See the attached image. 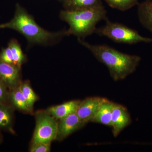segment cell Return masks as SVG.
Masks as SVG:
<instances>
[{"instance_id": "6da1fadb", "label": "cell", "mask_w": 152, "mask_h": 152, "mask_svg": "<svg viewBox=\"0 0 152 152\" xmlns=\"http://www.w3.org/2000/svg\"><path fill=\"white\" fill-rule=\"evenodd\" d=\"M15 30L23 35L31 45L48 46L60 42L68 36L67 30L50 32L37 23L31 15L20 4L16 5L13 18L8 23L0 24L1 29Z\"/></svg>"}, {"instance_id": "7a4b0ae2", "label": "cell", "mask_w": 152, "mask_h": 152, "mask_svg": "<svg viewBox=\"0 0 152 152\" xmlns=\"http://www.w3.org/2000/svg\"><path fill=\"white\" fill-rule=\"evenodd\" d=\"M78 42L107 67L115 81L124 80L133 73L141 60L139 56L124 53L107 45H91L79 38Z\"/></svg>"}, {"instance_id": "3957f363", "label": "cell", "mask_w": 152, "mask_h": 152, "mask_svg": "<svg viewBox=\"0 0 152 152\" xmlns=\"http://www.w3.org/2000/svg\"><path fill=\"white\" fill-rule=\"evenodd\" d=\"M107 13L102 4L91 8L63 10L60 12V18L69 25L68 36L83 39L95 33L98 23L107 19Z\"/></svg>"}, {"instance_id": "277c9868", "label": "cell", "mask_w": 152, "mask_h": 152, "mask_svg": "<svg viewBox=\"0 0 152 152\" xmlns=\"http://www.w3.org/2000/svg\"><path fill=\"white\" fill-rule=\"evenodd\" d=\"M106 24L97 28L94 34L107 37L115 42L134 45L143 42L152 43V38L145 37L140 35L137 31L125 25L109 20L107 18Z\"/></svg>"}, {"instance_id": "5b68a950", "label": "cell", "mask_w": 152, "mask_h": 152, "mask_svg": "<svg viewBox=\"0 0 152 152\" xmlns=\"http://www.w3.org/2000/svg\"><path fill=\"white\" fill-rule=\"evenodd\" d=\"M36 126L32 143H50L56 140L58 122L46 110L39 111L36 113Z\"/></svg>"}, {"instance_id": "8992f818", "label": "cell", "mask_w": 152, "mask_h": 152, "mask_svg": "<svg viewBox=\"0 0 152 152\" xmlns=\"http://www.w3.org/2000/svg\"><path fill=\"white\" fill-rule=\"evenodd\" d=\"M87 123L80 119L76 113L60 120L58 122L56 140H62L71 134L83 127Z\"/></svg>"}, {"instance_id": "52a82bcc", "label": "cell", "mask_w": 152, "mask_h": 152, "mask_svg": "<svg viewBox=\"0 0 152 152\" xmlns=\"http://www.w3.org/2000/svg\"><path fill=\"white\" fill-rule=\"evenodd\" d=\"M20 67L0 60V80L8 88L12 90L20 84Z\"/></svg>"}, {"instance_id": "ba28073f", "label": "cell", "mask_w": 152, "mask_h": 152, "mask_svg": "<svg viewBox=\"0 0 152 152\" xmlns=\"http://www.w3.org/2000/svg\"><path fill=\"white\" fill-rule=\"evenodd\" d=\"M132 122L127 109L124 106L114 103L112 111V133L117 137Z\"/></svg>"}, {"instance_id": "9c48e42d", "label": "cell", "mask_w": 152, "mask_h": 152, "mask_svg": "<svg viewBox=\"0 0 152 152\" xmlns=\"http://www.w3.org/2000/svg\"><path fill=\"white\" fill-rule=\"evenodd\" d=\"M105 99V98L99 97L86 98L81 102L76 111V114L83 121L90 122Z\"/></svg>"}, {"instance_id": "30bf717a", "label": "cell", "mask_w": 152, "mask_h": 152, "mask_svg": "<svg viewBox=\"0 0 152 152\" xmlns=\"http://www.w3.org/2000/svg\"><path fill=\"white\" fill-rule=\"evenodd\" d=\"M81 101L79 100L69 101L61 104L52 106L46 111L56 120H61L69 115L76 113Z\"/></svg>"}, {"instance_id": "8fae6325", "label": "cell", "mask_w": 152, "mask_h": 152, "mask_svg": "<svg viewBox=\"0 0 152 152\" xmlns=\"http://www.w3.org/2000/svg\"><path fill=\"white\" fill-rule=\"evenodd\" d=\"M114 103L105 99L91 122L98 123L111 127L112 111Z\"/></svg>"}, {"instance_id": "7c38bea8", "label": "cell", "mask_w": 152, "mask_h": 152, "mask_svg": "<svg viewBox=\"0 0 152 152\" xmlns=\"http://www.w3.org/2000/svg\"><path fill=\"white\" fill-rule=\"evenodd\" d=\"M138 16L142 26L152 33V1L146 0L138 5Z\"/></svg>"}, {"instance_id": "4fadbf2b", "label": "cell", "mask_w": 152, "mask_h": 152, "mask_svg": "<svg viewBox=\"0 0 152 152\" xmlns=\"http://www.w3.org/2000/svg\"><path fill=\"white\" fill-rule=\"evenodd\" d=\"M102 0H66L63 3L64 10H81L95 7L102 5Z\"/></svg>"}, {"instance_id": "5bb4252c", "label": "cell", "mask_w": 152, "mask_h": 152, "mask_svg": "<svg viewBox=\"0 0 152 152\" xmlns=\"http://www.w3.org/2000/svg\"><path fill=\"white\" fill-rule=\"evenodd\" d=\"M9 99L15 107L25 113H32L26 99L22 94L19 86L11 90Z\"/></svg>"}, {"instance_id": "9a60e30c", "label": "cell", "mask_w": 152, "mask_h": 152, "mask_svg": "<svg viewBox=\"0 0 152 152\" xmlns=\"http://www.w3.org/2000/svg\"><path fill=\"white\" fill-rule=\"evenodd\" d=\"M8 46L10 48L13 58L14 65L19 67L26 61V57L22 50L20 45L17 40L13 39L9 42Z\"/></svg>"}, {"instance_id": "2e32d148", "label": "cell", "mask_w": 152, "mask_h": 152, "mask_svg": "<svg viewBox=\"0 0 152 152\" xmlns=\"http://www.w3.org/2000/svg\"><path fill=\"white\" fill-rule=\"evenodd\" d=\"M20 88L27 101L29 108L32 113L34 105L38 100L37 96L33 91L28 81L21 82Z\"/></svg>"}, {"instance_id": "e0dca14e", "label": "cell", "mask_w": 152, "mask_h": 152, "mask_svg": "<svg viewBox=\"0 0 152 152\" xmlns=\"http://www.w3.org/2000/svg\"><path fill=\"white\" fill-rule=\"evenodd\" d=\"M12 118V109L5 104L0 103V128L11 130Z\"/></svg>"}, {"instance_id": "ac0fdd59", "label": "cell", "mask_w": 152, "mask_h": 152, "mask_svg": "<svg viewBox=\"0 0 152 152\" xmlns=\"http://www.w3.org/2000/svg\"><path fill=\"white\" fill-rule=\"evenodd\" d=\"M111 7L119 10L126 11L136 5L139 0H104Z\"/></svg>"}, {"instance_id": "d6986e66", "label": "cell", "mask_w": 152, "mask_h": 152, "mask_svg": "<svg viewBox=\"0 0 152 152\" xmlns=\"http://www.w3.org/2000/svg\"><path fill=\"white\" fill-rule=\"evenodd\" d=\"M51 150V143L38 142L32 143L29 151L31 152H50Z\"/></svg>"}, {"instance_id": "ffe728a7", "label": "cell", "mask_w": 152, "mask_h": 152, "mask_svg": "<svg viewBox=\"0 0 152 152\" xmlns=\"http://www.w3.org/2000/svg\"><path fill=\"white\" fill-rule=\"evenodd\" d=\"M0 60L7 64L14 65L12 54L10 48L8 46L7 48L3 49L0 53Z\"/></svg>"}, {"instance_id": "44dd1931", "label": "cell", "mask_w": 152, "mask_h": 152, "mask_svg": "<svg viewBox=\"0 0 152 152\" xmlns=\"http://www.w3.org/2000/svg\"><path fill=\"white\" fill-rule=\"evenodd\" d=\"M8 88L0 80V103L5 104L9 100L10 94L8 92Z\"/></svg>"}, {"instance_id": "7402d4cb", "label": "cell", "mask_w": 152, "mask_h": 152, "mask_svg": "<svg viewBox=\"0 0 152 152\" xmlns=\"http://www.w3.org/2000/svg\"><path fill=\"white\" fill-rule=\"evenodd\" d=\"M57 1H58L62 3L63 4V3L66 0H57Z\"/></svg>"}, {"instance_id": "603a6c76", "label": "cell", "mask_w": 152, "mask_h": 152, "mask_svg": "<svg viewBox=\"0 0 152 152\" xmlns=\"http://www.w3.org/2000/svg\"><path fill=\"white\" fill-rule=\"evenodd\" d=\"M151 145H152V143L151 144Z\"/></svg>"}]
</instances>
